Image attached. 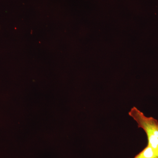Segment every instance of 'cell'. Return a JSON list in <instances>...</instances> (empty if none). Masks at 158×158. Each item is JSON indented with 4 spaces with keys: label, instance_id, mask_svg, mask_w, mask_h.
I'll return each mask as SVG.
<instances>
[{
    "label": "cell",
    "instance_id": "cell-1",
    "mask_svg": "<svg viewBox=\"0 0 158 158\" xmlns=\"http://www.w3.org/2000/svg\"><path fill=\"white\" fill-rule=\"evenodd\" d=\"M129 115L134 118L139 128L144 130L148 138V145L156 149L158 147V121L152 117H147L135 107L131 109Z\"/></svg>",
    "mask_w": 158,
    "mask_h": 158
},
{
    "label": "cell",
    "instance_id": "cell-2",
    "mask_svg": "<svg viewBox=\"0 0 158 158\" xmlns=\"http://www.w3.org/2000/svg\"><path fill=\"white\" fill-rule=\"evenodd\" d=\"M134 158H157L156 150L147 145L142 151Z\"/></svg>",
    "mask_w": 158,
    "mask_h": 158
},
{
    "label": "cell",
    "instance_id": "cell-3",
    "mask_svg": "<svg viewBox=\"0 0 158 158\" xmlns=\"http://www.w3.org/2000/svg\"><path fill=\"white\" fill-rule=\"evenodd\" d=\"M155 150L156 151V154L157 157L158 158V147H157V148Z\"/></svg>",
    "mask_w": 158,
    "mask_h": 158
}]
</instances>
